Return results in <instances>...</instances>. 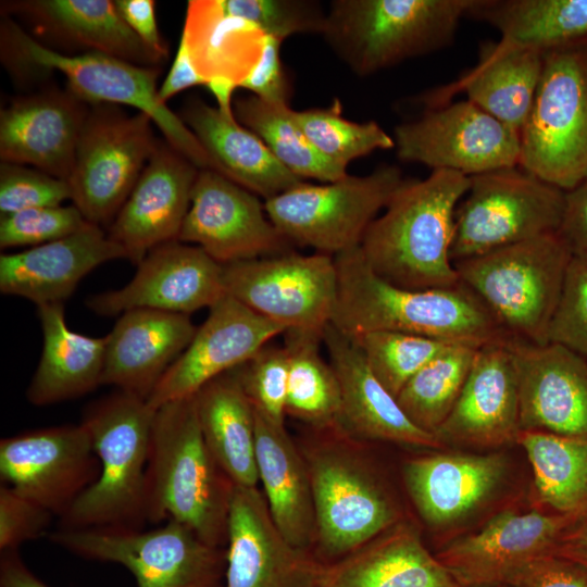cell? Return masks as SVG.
<instances>
[{"label": "cell", "instance_id": "1", "mask_svg": "<svg viewBox=\"0 0 587 587\" xmlns=\"http://www.w3.org/2000/svg\"><path fill=\"white\" fill-rule=\"evenodd\" d=\"M334 258L338 296L332 324L348 336L390 330L475 348L508 338L461 282L449 288L407 289L379 277L359 247Z\"/></svg>", "mask_w": 587, "mask_h": 587}, {"label": "cell", "instance_id": "2", "mask_svg": "<svg viewBox=\"0 0 587 587\" xmlns=\"http://www.w3.org/2000/svg\"><path fill=\"white\" fill-rule=\"evenodd\" d=\"M469 186L470 177L446 170L404 179L363 236L359 249L369 266L407 289L458 285L450 250L455 210Z\"/></svg>", "mask_w": 587, "mask_h": 587}, {"label": "cell", "instance_id": "3", "mask_svg": "<svg viewBox=\"0 0 587 587\" xmlns=\"http://www.w3.org/2000/svg\"><path fill=\"white\" fill-rule=\"evenodd\" d=\"M364 441L334 425L310 428L297 442L313 492V555L323 565L346 557L404 520Z\"/></svg>", "mask_w": 587, "mask_h": 587}, {"label": "cell", "instance_id": "4", "mask_svg": "<svg viewBox=\"0 0 587 587\" xmlns=\"http://www.w3.org/2000/svg\"><path fill=\"white\" fill-rule=\"evenodd\" d=\"M235 485L202 437L193 396L155 410L146 470V521H176L226 548Z\"/></svg>", "mask_w": 587, "mask_h": 587}, {"label": "cell", "instance_id": "5", "mask_svg": "<svg viewBox=\"0 0 587 587\" xmlns=\"http://www.w3.org/2000/svg\"><path fill=\"white\" fill-rule=\"evenodd\" d=\"M155 409L118 390L90 403L82 424L100 462V474L60 517V528H141L146 470Z\"/></svg>", "mask_w": 587, "mask_h": 587}, {"label": "cell", "instance_id": "6", "mask_svg": "<svg viewBox=\"0 0 587 587\" xmlns=\"http://www.w3.org/2000/svg\"><path fill=\"white\" fill-rule=\"evenodd\" d=\"M476 0H334L322 33L335 54L367 76L451 45Z\"/></svg>", "mask_w": 587, "mask_h": 587}, {"label": "cell", "instance_id": "7", "mask_svg": "<svg viewBox=\"0 0 587 587\" xmlns=\"http://www.w3.org/2000/svg\"><path fill=\"white\" fill-rule=\"evenodd\" d=\"M572 254L557 232L453 264L508 338L545 345Z\"/></svg>", "mask_w": 587, "mask_h": 587}, {"label": "cell", "instance_id": "8", "mask_svg": "<svg viewBox=\"0 0 587 587\" xmlns=\"http://www.w3.org/2000/svg\"><path fill=\"white\" fill-rule=\"evenodd\" d=\"M519 166L567 192L587 180V43L542 53Z\"/></svg>", "mask_w": 587, "mask_h": 587}, {"label": "cell", "instance_id": "9", "mask_svg": "<svg viewBox=\"0 0 587 587\" xmlns=\"http://www.w3.org/2000/svg\"><path fill=\"white\" fill-rule=\"evenodd\" d=\"M3 25L2 41L18 59L40 68L59 71L67 79V89L84 102L129 105L147 114L165 140L199 170L220 173L216 163L180 116L160 100L159 68L92 51L64 54L38 42L12 22Z\"/></svg>", "mask_w": 587, "mask_h": 587}, {"label": "cell", "instance_id": "10", "mask_svg": "<svg viewBox=\"0 0 587 587\" xmlns=\"http://www.w3.org/2000/svg\"><path fill=\"white\" fill-rule=\"evenodd\" d=\"M48 538L84 559L123 565L138 587H224L226 548L209 545L173 520L151 530L60 528Z\"/></svg>", "mask_w": 587, "mask_h": 587}, {"label": "cell", "instance_id": "11", "mask_svg": "<svg viewBox=\"0 0 587 587\" xmlns=\"http://www.w3.org/2000/svg\"><path fill=\"white\" fill-rule=\"evenodd\" d=\"M565 193L520 166L471 176L454 214L452 262L559 232Z\"/></svg>", "mask_w": 587, "mask_h": 587}, {"label": "cell", "instance_id": "12", "mask_svg": "<svg viewBox=\"0 0 587 587\" xmlns=\"http://www.w3.org/2000/svg\"><path fill=\"white\" fill-rule=\"evenodd\" d=\"M401 171L383 165L363 176L320 185L303 182L265 200L268 218L292 245L336 257L360 247L371 223L403 183Z\"/></svg>", "mask_w": 587, "mask_h": 587}, {"label": "cell", "instance_id": "13", "mask_svg": "<svg viewBox=\"0 0 587 587\" xmlns=\"http://www.w3.org/2000/svg\"><path fill=\"white\" fill-rule=\"evenodd\" d=\"M158 141L145 113L129 115L104 104L89 111L67 179L71 200L88 223L109 228Z\"/></svg>", "mask_w": 587, "mask_h": 587}, {"label": "cell", "instance_id": "14", "mask_svg": "<svg viewBox=\"0 0 587 587\" xmlns=\"http://www.w3.org/2000/svg\"><path fill=\"white\" fill-rule=\"evenodd\" d=\"M225 294L286 330L323 333L338 296L335 258L285 253L223 265Z\"/></svg>", "mask_w": 587, "mask_h": 587}, {"label": "cell", "instance_id": "15", "mask_svg": "<svg viewBox=\"0 0 587 587\" xmlns=\"http://www.w3.org/2000/svg\"><path fill=\"white\" fill-rule=\"evenodd\" d=\"M392 138L399 160L432 171L471 177L520 163V133L467 99L427 108L397 125Z\"/></svg>", "mask_w": 587, "mask_h": 587}, {"label": "cell", "instance_id": "16", "mask_svg": "<svg viewBox=\"0 0 587 587\" xmlns=\"http://www.w3.org/2000/svg\"><path fill=\"white\" fill-rule=\"evenodd\" d=\"M99 474L100 462L82 423L33 429L0 441L2 484L59 519Z\"/></svg>", "mask_w": 587, "mask_h": 587}, {"label": "cell", "instance_id": "17", "mask_svg": "<svg viewBox=\"0 0 587 587\" xmlns=\"http://www.w3.org/2000/svg\"><path fill=\"white\" fill-rule=\"evenodd\" d=\"M178 241L201 248L221 265L291 251L259 196L221 173L200 170Z\"/></svg>", "mask_w": 587, "mask_h": 587}, {"label": "cell", "instance_id": "18", "mask_svg": "<svg viewBox=\"0 0 587 587\" xmlns=\"http://www.w3.org/2000/svg\"><path fill=\"white\" fill-rule=\"evenodd\" d=\"M576 519L547 510H503L435 555L460 587H503L534 560L551 555Z\"/></svg>", "mask_w": 587, "mask_h": 587}, {"label": "cell", "instance_id": "19", "mask_svg": "<svg viewBox=\"0 0 587 587\" xmlns=\"http://www.w3.org/2000/svg\"><path fill=\"white\" fill-rule=\"evenodd\" d=\"M224 295L223 265L201 248L174 240L149 251L125 286L90 296L86 304L102 316L134 309L189 315Z\"/></svg>", "mask_w": 587, "mask_h": 587}, {"label": "cell", "instance_id": "20", "mask_svg": "<svg viewBox=\"0 0 587 587\" xmlns=\"http://www.w3.org/2000/svg\"><path fill=\"white\" fill-rule=\"evenodd\" d=\"M322 570L279 532L258 487H234L224 587H321Z\"/></svg>", "mask_w": 587, "mask_h": 587}, {"label": "cell", "instance_id": "21", "mask_svg": "<svg viewBox=\"0 0 587 587\" xmlns=\"http://www.w3.org/2000/svg\"><path fill=\"white\" fill-rule=\"evenodd\" d=\"M284 333V327L225 294L210 308L207 320L162 376L148 403L157 410L195 396L205 384L240 366Z\"/></svg>", "mask_w": 587, "mask_h": 587}, {"label": "cell", "instance_id": "22", "mask_svg": "<svg viewBox=\"0 0 587 587\" xmlns=\"http://www.w3.org/2000/svg\"><path fill=\"white\" fill-rule=\"evenodd\" d=\"M521 430L587 436V359L555 344L508 339Z\"/></svg>", "mask_w": 587, "mask_h": 587}, {"label": "cell", "instance_id": "23", "mask_svg": "<svg viewBox=\"0 0 587 587\" xmlns=\"http://www.w3.org/2000/svg\"><path fill=\"white\" fill-rule=\"evenodd\" d=\"M199 168L166 140L157 147L108 228L136 266L152 249L177 240Z\"/></svg>", "mask_w": 587, "mask_h": 587}, {"label": "cell", "instance_id": "24", "mask_svg": "<svg viewBox=\"0 0 587 587\" xmlns=\"http://www.w3.org/2000/svg\"><path fill=\"white\" fill-rule=\"evenodd\" d=\"M508 339L477 349L452 411L435 433L441 445L494 449L516 442L519 392Z\"/></svg>", "mask_w": 587, "mask_h": 587}, {"label": "cell", "instance_id": "25", "mask_svg": "<svg viewBox=\"0 0 587 587\" xmlns=\"http://www.w3.org/2000/svg\"><path fill=\"white\" fill-rule=\"evenodd\" d=\"M88 114L68 89L12 101L0 112L1 162L32 165L67 180Z\"/></svg>", "mask_w": 587, "mask_h": 587}, {"label": "cell", "instance_id": "26", "mask_svg": "<svg viewBox=\"0 0 587 587\" xmlns=\"http://www.w3.org/2000/svg\"><path fill=\"white\" fill-rule=\"evenodd\" d=\"M501 453L434 452L408 459L402 477L422 521L434 529L464 520L501 487L507 475Z\"/></svg>", "mask_w": 587, "mask_h": 587}, {"label": "cell", "instance_id": "27", "mask_svg": "<svg viewBox=\"0 0 587 587\" xmlns=\"http://www.w3.org/2000/svg\"><path fill=\"white\" fill-rule=\"evenodd\" d=\"M323 345L339 383L338 425L342 429L365 441L434 450L445 448L434 434L410 421L397 398L373 374L351 337L330 323L324 329Z\"/></svg>", "mask_w": 587, "mask_h": 587}, {"label": "cell", "instance_id": "28", "mask_svg": "<svg viewBox=\"0 0 587 587\" xmlns=\"http://www.w3.org/2000/svg\"><path fill=\"white\" fill-rule=\"evenodd\" d=\"M126 259L101 227L89 224L64 238L0 255V291L42 304L64 303L101 264Z\"/></svg>", "mask_w": 587, "mask_h": 587}, {"label": "cell", "instance_id": "29", "mask_svg": "<svg viewBox=\"0 0 587 587\" xmlns=\"http://www.w3.org/2000/svg\"><path fill=\"white\" fill-rule=\"evenodd\" d=\"M196 330L186 314L151 309L122 313L107 335L101 384L147 400Z\"/></svg>", "mask_w": 587, "mask_h": 587}, {"label": "cell", "instance_id": "30", "mask_svg": "<svg viewBox=\"0 0 587 587\" xmlns=\"http://www.w3.org/2000/svg\"><path fill=\"white\" fill-rule=\"evenodd\" d=\"M321 587H460L405 519L323 565Z\"/></svg>", "mask_w": 587, "mask_h": 587}, {"label": "cell", "instance_id": "31", "mask_svg": "<svg viewBox=\"0 0 587 587\" xmlns=\"http://www.w3.org/2000/svg\"><path fill=\"white\" fill-rule=\"evenodd\" d=\"M542 71V53L486 42L477 64L457 82L421 98L428 108L449 102L458 92L516 132L530 113Z\"/></svg>", "mask_w": 587, "mask_h": 587}, {"label": "cell", "instance_id": "32", "mask_svg": "<svg viewBox=\"0 0 587 587\" xmlns=\"http://www.w3.org/2000/svg\"><path fill=\"white\" fill-rule=\"evenodd\" d=\"M179 116L220 173L254 195L268 200L305 182L288 171L235 115L193 98L186 101Z\"/></svg>", "mask_w": 587, "mask_h": 587}, {"label": "cell", "instance_id": "33", "mask_svg": "<svg viewBox=\"0 0 587 587\" xmlns=\"http://www.w3.org/2000/svg\"><path fill=\"white\" fill-rule=\"evenodd\" d=\"M254 414L258 477L272 519L291 545L313 553L315 511L303 454L285 424Z\"/></svg>", "mask_w": 587, "mask_h": 587}, {"label": "cell", "instance_id": "34", "mask_svg": "<svg viewBox=\"0 0 587 587\" xmlns=\"http://www.w3.org/2000/svg\"><path fill=\"white\" fill-rule=\"evenodd\" d=\"M43 346L27 387V400L38 407L75 399L101 384L107 336L89 337L68 328L64 303L37 307Z\"/></svg>", "mask_w": 587, "mask_h": 587}, {"label": "cell", "instance_id": "35", "mask_svg": "<svg viewBox=\"0 0 587 587\" xmlns=\"http://www.w3.org/2000/svg\"><path fill=\"white\" fill-rule=\"evenodd\" d=\"M193 399L202 437L218 465L235 486L257 487L255 414L234 372L205 384Z\"/></svg>", "mask_w": 587, "mask_h": 587}, {"label": "cell", "instance_id": "36", "mask_svg": "<svg viewBox=\"0 0 587 587\" xmlns=\"http://www.w3.org/2000/svg\"><path fill=\"white\" fill-rule=\"evenodd\" d=\"M265 37L254 24L228 14L221 0L188 1L180 40L207 84L224 77L239 87L259 62Z\"/></svg>", "mask_w": 587, "mask_h": 587}, {"label": "cell", "instance_id": "37", "mask_svg": "<svg viewBox=\"0 0 587 587\" xmlns=\"http://www.w3.org/2000/svg\"><path fill=\"white\" fill-rule=\"evenodd\" d=\"M11 7L92 52L151 66L162 61L129 28L111 0H30ZM47 30V32H48Z\"/></svg>", "mask_w": 587, "mask_h": 587}, {"label": "cell", "instance_id": "38", "mask_svg": "<svg viewBox=\"0 0 587 587\" xmlns=\"http://www.w3.org/2000/svg\"><path fill=\"white\" fill-rule=\"evenodd\" d=\"M469 16L510 47L545 53L587 43V0H476Z\"/></svg>", "mask_w": 587, "mask_h": 587}, {"label": "cell", "instance_id": "39", "mask_svg": "<svg viewBox=\"0 0 587 587\" xmlns=\"http://www.w3.org/2000/svg\"><path fill=\"white\" fill-rule=\"evenodd\" d=\"M516 442L532 465L539 504L548 511L587 514V436L521 430Z\"/></svg>", "mask_w": 587, "mask_h": 587}, {"label": "cell", "instance_id": "40", "mask_svg": "<svg viewBox=\"0 0 587 587\" xmlns=\"http://www.w3.org/2000/svg\"><path fill=\"white\" fill-rule=\"evenodd\" d=\"M323 333L299 329L284 333L289 359L286 415L309 428L338 425L340 415L339 383L320 350Z\"/></svg>", "mask_w": 587, "mask_h": 587}, {"label": "cell", "instance_id": "41", "mask_svg": "<svg viewBox=\"0 0 587 587\" xmlns=\"http://www.w3.org/2000/svg\"><path fill=\"white\" fill-rule=\"evenodd\" d=\"M236 120L254 133L274 157L296 176L322 183L339 180L347 168L324 158L310 142L294 117L289 104H275L253 95L236 98Z\"/></svg>", "mask_w": 587, "mask_h": 587}, {"label": "cell", "instance_id": "42", "mask_svg": "<svg viewBox=\"0 0 587 587\" xmlns=\"http://www.w3.org/2000/svg\"><path fill=\"white\" fill-rule=\"evenodd\" d=\"M477 349L450 345L405 384L397 400L415 426L435 435L462 391Z\"/></svg>", "mask_w": 587, "mask_h": 587}, {"label": "cell", "instance_id": "43", "mask_svg": "<svg viewBox=\"0 0 587 587\" xmlns=\"http://www.w3.org/2000/svg\"><path fill=\"white\" fill-rule=\"evenodd\" d=\"M294 117L324 158L346 168L358 158L395 148L392 136L376 122L358 123L344 117L338 99L325 108L294 110Z\"/></svg>", "mask_w": 587, "mask_h": 587}, {"label": "cell", "instance_id": "44", "mask_svg": "<svg viewBox=\"0 0 587 587\" xmlns=\"http://www.w3.org/2000/svg\"><path fill=\"white\" fill-rule=\"evenodd\" d=\"M382 385L397 398L405 384L450 345L441 340L390 330L349 336Z\"/></svg>", "mask_w": 587, "mask_h": 587}, {"label": "cell", "instance_id": "45", "mask_svg": "<svg viewBox=\"0 0 587 587\" xmlns=\"http://www.w3.org/2000/svg\"><path fill=\"white\" fill-rule=\"evenodd\" d=\"M233 372L254 411L285 424L289 372L286 348L267 344Z\"/></svg>", "mask_w": 587, "mask_h": 587}, {"label": "cell", "instance_id": "46", "mask_svg": "<svg viewBox=\"0 0 587 587\" xmlns=\"http://www.w3.org/2000/svg\"><path fill=\"white\" fill-rule=\"evenodd\" d=\"M224 10L247 20L263 34L284 41L296 34H321L326 12L312 0H221Z\"/></svg>", "mask_w": 587, "mask_h": 587}, {"label": "cell", "instance_id": "47", "mask_svg": "<svg viewBox=\"0 0 587 587\" xmlns=\"http://www.w3.org/2000/svg\"><path fill=\"white\" fill-rule=\"evenodd\" d=\"M88 223L74 205L41 207L0 218V248L36 247L85 228Z\"/></svg>", "mask_w": 587, "mask_h": 587}, {"label": "cell", "instance_id": "48", "mask_svg": "<svg viewBox=\"0 0 587 587\" xmlns=\"http://www.w3.org/2000/svg\"><path fill=\"white\" fill-rule=\"evenodd\" d=\"M548 339L587 359V254H572Z\"/></svg>", "mask_w": 587, "mask_h": 587}, {"label": "cell", "instance_id": "49", "mask_svg": "<svg viewBox=\"0 0 587 587\" xmlns=\"http://www.w3.org/2000/svg\"><path fill=\"white\" fill-rule=\"evenodd\" d=\"M71 198V187L65 179L20 164H0L1 216L26 209L62 205Z\"/></svg>", "mask_w": 587, "mask_h": 587}, {"label": "cell", "instance_id": "50", "mask_svg": "<svg viewBox=\"0 0 587 587\" xmlns=\"http://www.w3.org/2000/svg\"><path fill=\"white\" fill-rule=\"evenodd\" d=\"M54 516L5 484L0 487V551L18 550L47 533Z\"/></svg>", "mask_w": 587, "mask_h": 587}, {"label": "cell", "instance_id": "51", "mask_svg": "<svg viewBox=\"0 0 587 587\" xmlns=\"http://www.w3.org/2000/svg\"><path fill=\"white\" fill-rule=\"evenodd\" d=\"M282 42L266 35L259 62L239 86L275 104H288L291 95L290 83L279 57Z\"/></svg>", "mask_w": 587, "mask_h": 587}, {"label": "cell", "instance_id": "52", "mask_svg": "<svg viewBox=\"0 0 587 587\" xmlns=\"http://www.w3.org/2000/svg\"><path fill=\"white\" fill-rule=\"evenodd\" d=\"M503 587H587V569L557 555L534 560Z\"/></svg>", "mask_w": 587, "mask_h": 587}, {"label": "cell", "instance_id": "53", "mask_svg": "<svg viewBox=\"0 0 587 587\" xmlns=\"http://www.w3.org/2000/svg\"><path fill=\"white\" fill-rule=\"evenodd\" d=\"M123 20L145 46L161 60L168 54L155 18V2L152 0H116Z\"/></svg>", "mask_w": 587, "mask_h": 587}, {"label": "cell", "instance_id": "54", "mask_svg": "<svg viewBox=\"0 0 587 587\" xmlns=\"http://www.w3.org/2000/svg\"><path fill=\"white\" fill-rule=\"evenodd\" d=\"M559 233L573 253L587 254V180L565 193V209Z\"/></svg>", "mask_w": 587, "mask_h": 587}, {"label": "cell", "instance_id": "55", "mask_svg": "<svg viewBox=\"0 0 587 587\" xmlns=\"http://www.w3.org/2000/svg\"><path fill=\"white\" fill-rule=\"evenodd\" d=\"M207 85L190 59L186 45L180 40L172 67L159 88V98L166 103L178 92L192 86Z\"/></svg>", "mask_w": 587, "mask_h": 587}, {"label": "cell", "instance_id": "56", "mask_svg": "<svg viewBox=\"0 0 587 587\" xmlns=\"http://www.w3.org/2000/svg\"><path fill=\"white\" fill-rule=\"evenodd\" d=\"M552 555L567 559L587 569V514L577 517L566 527Z\"/></svg>", "mask_w": 587, "mask_h": 587}, {"label": "cell", "instance_id": "57", "mask_svg": "<svg viewBox=\"0 0 587 587\" xmlns=\"http://www.w3.org/2000/svg\"><path fill=\"white\" fill-rule=\"evenodd\" d=\"M0 587H50L25 564L18 550L1 551Z\"/></svg>", "mask_w": 587, "mask_h": 587}, {"label": "cell", "instance_id": "58", "mask_svg": "<svg viewBox=\"0 0 587 587\" xmlns=\"http://www.w3.org/2000/svg\"><path fill=\"white\" fill-rule=\"evenodd\" d=\"M207 87L215 98L217 109L225 114L234 115L233 93L238 86L230 79L214 77L208 82Z\"/></svg>", "mask_w": 587, "mask_h": 587}]
</instances>
